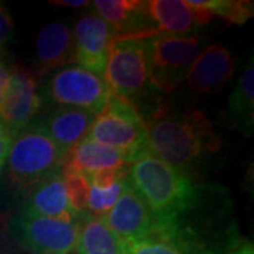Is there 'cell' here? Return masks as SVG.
I'll return each mask as SVG.
<instances>
[{
	"mask_svg": "<svg viewBox=\"0 0 254 254\" xmlns=\"http://www.w3.org/2000/svg\"><path fill=\"white\" fill-rule=\"evenodd\" d=\"M144 123L147 151L184 171L218 148L213 127L198 109L177 110L161 105Z\"/></svg>",
	"mask_w": 254,
	"mask_h": 254,
	"instance_id": "cell-1",
	"label": "cell"
},
{
	"mask_svg": "<svg viewBox=\"0 0 254 254\" xmlns=\"http://www.w3.org/2000/svg\"><path fill=\"white\" fill-rule=\"evenodd\" d=\"M128 181L158 222H173L184 216L202 195L200 187L192 181L187 171L148 151L131 163Z\"/></svg>",
	"mask_w": 254,
	"mask_h": 254,
	"instance_id": "cell-2",
	"label": "cell"
},
{
	"mask_svg": "<svg viewBox=\"0 0 254 254\" xmlns=\"http://www.w3.org/2000/svg\"><path fill=\"white\" fill-rule=\"evenodd\" d=\"M7 177L18 190H31L47 177L61 170L64 155L51 137L33 123L11 136Z\"/></svg>",
	"mask_w": 254,
	"mask_h": 254,
	"instance_id": "cell-3",
	"label": "cell"
},
{
	"mask_svg": "<svg viewBox=\"0 0 254 254\" xmlns=\"http://www.w3.org/2000/svg\"><path fill=\"white\" fill-rule=\"evenodd\" d=\"M206 47V40L196 36L145 38L148 85L167 93L178 89Z\"/></svg>",
	"mask_w": 254,
	"mask_h": 254,
	"instance_id": "cell-4",
	"label": "cell"
},
{
	"mask_svg": "<svg viewBox=\"0 0 254 254\" xmlns=\"http://www.w3.org/2000/svg\"><path fill=\"white\" fill-rule=\"evenodd\" d=\"M86 137L118 150L130 163L147 151L143 115L134 103L113 95H109L105 108L95 118Z\"/></svg>",
	"mask_w": 254,
	"mask_h": 254,
	"instance_id": "cell-5",
	"label": "cell"
},
{
	"mask_svg": "<svg viewBox=\"0 0 254 254\" xmlns=\"http://www.w3.org/2000/svg\"><path fill=\"white\" fill-rule=\"evenodd\" d=\"M103 76L110 95L136 105L148 86L145 38H113Z\"/></svg>",
	"mask_w": 254,
	"mask_h": 254,
	"instance_id": "cell-6",
	"label": "cell"
},
{
	"mask_svg": "<svg viewBox=\"0 0 254 254\" xmlns=\"http://www.w3.org/2000/svg\"><path fill=\"white\" fill-rule=\"evenodd\" d=\"M109 95V88L102 76L79 65H66L48 78L41 96L51 105L78 108L98 116Z\"/></svg>",
	"mask_w": 254,
	"mask_h": 254,
	"instance_id": "cell-7",
	"label": "cell"
},
{
	"mask_svg": "<svg viewBox=\"0 0 254 254\" xmlns=\"http://www.w3.org/2000/svg\"><path fill=\"white\" fill-rule=\"evenodd\" d=\"M13 232L31 254H73L78 249V219L68 223L20 210L13 220Z\"/></svg>",
	"mask_w": 254,
	"mask_h": 254,
	"instance_id": "cell-8",
	"label": "cell"
},
{
	"mask_svg": "<svg viewBox=\"0 0 254 254\" xmlns=\"http://www.w3.org/2000/svg\"><path fill=\"white\" fill-rule=\"evenodd\" d=\"M43 99L37 93L34 75L24 66H11V78L0 105V122L11 136L33 125Z\"/></svg>",
	"mask_w": 254,
	"mask_h": 254,
	"instance_id": "cell-9",
	"label": "cell"
},
{
	"mask_svg": "<svg viewBox=\"0 0 254 254\" xmlns=\"http://www.w3.org/2000/svg\"><path fill=\"white\" fill-rule=\"evenodd\" d=\"M102 220L126 245L150 236L157 229V219L131 187L128 177L118 202Z\"/></svg>",
	"mask_w": 254,
	"mask_h": 254,
	"instance_id": "cell-10",
	"label": "cell"
},
{
	"mask_svg": "<svg viewBox=\"0 0 254 254\" xmlns=\"http://www.w3.org/2000/svg\"><path fill=\"white\" fill-rule=\"evenodd\" d=\"M113 38V31L103 18L96 13L83 14L76 21L72 33L75 61L83 69L102 76Z\"/></svg>",
	"mask_w": 254,
	"mask_h": 254,
	"instance_id": "cell-11",
	"label": "cell"
},
{
	"mask_svg": "<svg viewBox=\"0 0 254 254\" xmlns=\"http://www.w3.org/2000/svg\"><path fill=\"white\" fill-rule=\"evenodd\" d=\"M92 7L113 31L115 38H150L155 36L154 23L141 0H95Z\"/></svg>",
	"mask_w": 254,
	"mask_h": 254,
	"instance_id": "cell-12",
	"label": "cell"
},
{
	"mask_svg": "<svg viewBox=\"0 0 254 254\" xmlns=\"http://www.w3.org/2000/svg\"><path fill=\"white\" fill-rule=\"evenodd\" d=\"M145 9L154 23L155 36H185L212 20L208 10L190 4V0H148Z\"/></svg>",
	"mask_w": 254,
	"mask_h": 254,
	"instance_id": "cell-13",
	"label": "cell"
},
{
	"mask_svg": "<svg viewBox=\"0 0 254 254\" xmlns=\"http://www.w3.org/2000/svg\"><path fill=\"white\" fill-rule=\"evenodd\" d=\"M236 57L223 44H210L193 63L187 83L198 93H216L235 72Z\"/></svg>",
	"mask_w": 254,
	"mask_h": 254,
	"instance_id": "cell-14",
	"label": "cell"
},
{
	"mask_svg": "<svg viewBox=\"0 0 254 254\" xmlns=\"http://www.w3.org/2000/svg\"><path fill=\"white\" fill-rule=\"evenodd\" d=\"M95 118L96 115L88 110L58 106L48 110L37 125L51 137L65 158V155L86 137Z\"/></svg>",
	"mask_w": 254,
	"mask_h": 254,
	"instance_id": "cell-15",
	"label": "cell"
},
{
	"mask_svg": "<svg viewBox=\"0 0 254 254\" xmlns=\"http://www.w3.org/2000/svg\"><path fill=\"white\" fill-rule=\"evenodd\" d=\"M21 210L44 218L68 222V223L76 222L78 219V215L73 212L69 205L61 170L47 177L44 181L37 184L30 190Z\"/></svg>",
	"mask_w": 254,
	"mask_h": 254,
	"instance_id": "cell-16",
	"label": "cell"
},
{
	"mask_svg": "<svg viewBox=\"0 0 254 254\" xmlns=\"http://www.w3.org/2000/svg\"><path fill=\"white\" fill-rule=\"evenodd\" d=\"M73 57L72 31L65 23L55 21L41 28L36 41V72L38 76L69 65Z\"/></svg>",
	"mask_w": 254,
	"mask_h": 254,
	"instance_id": "cell-17",
	"label": "cell"
},
{
	"mask_svg": "<svg viewBox=\"0 0 254 254\" xmlns=\"http://www.w3.org/2000/svg\"><path fill=\"white\" fill-rule=\"evenodd\" d=\"M130 165L131 163L120 151L85 137L65 155L61 168L72 170L89 178L95 174L123 170Z\"/></svg>",
	"mask_w": 254,
	"mask_h": 254,
	"instance_id": "cell-18",
	"label": "cell"
},
{
	"mask_svg": "<svg viewBox=\"0 0 254 254\" xmlns=\"http://www.w3.org/2000/svg\"><path fill=\"white\" fill-rule=\"evenodd\" d=\"M78 254H126V243L100 218L86 212L78 216Z\"/></svg>",
	"mask_w": 254,
	"mask_h": 254,
	"instance_id": "cell-19",
	"label": "cell"
},
{
	"mask_svg": "<svg viewBox=\"0 0 254 254\" xmlns=\"http://www.w3.org/2000/svg\"><path fill=\"white\" fill-rule=\"evenodd\" d=\"M227 118L232 127L250 136L254 125V65L253 58L246 65L227 100Z\"/></svg>",
	"mask_w": 254,
	"mask_h": 254,
	"instance_id": "cell-20",
	"label": "cell"
},
{
	"mask_svg": "<svg viewBox=\"0 0 254 254\" xmlns=\"http://www.w3.org/2000/svg\"><path fill=\"white\" fill-rule=\"evenodd\" d=\"M190 4L208 10L212 17L218 16L230 24H245L253 17V1L242 0H190Z\"/></svg>",
	"mask_w": 254,
	"mask_h": 254,
	"instance_id": "cell-21",
	"label": "cell"
},
{
	"mask_svg": "<svg viewBox=\"0 0 254 254\" xmlns=\"http://www.w3.org/2000/svg\"><path fill=\"white\" fill-rule=\"evenodd\" d=\"M127 177L123 180H119L118 182L112 184L109 187H105V188L91 184L85 212L95 216V218H103L118 202L119 196H120L122 190L126 185Z\"/></svg>",
	"mask_w": 254,
	"mask_h": 254,
	"instance_id": "cell-22",
	"label": "cell"
},
{
	"mask_svg": "<svg viewBox=\"0 0 254 254\" xmlns=\"http://www.w3.org/2000/svg\"><path fill=\"white\" fill-rule=\"evenodd\" d=\"M61 173H63L64 181H65L71 209L79 216L82 212H85V208H86L91 181L86 175L72 171V170L61 168Z\"/></svg>",
	"mask_w": 254,
	"mask_h": 254,
	"instance_id": "cell-23",
	"label": "cell"
},
{
	"mask_svg": "<svg viewBox=\"0 0 254 254\" xmlns=\"http://www.w3.org/2000/svg\"><path fill=\"white\" fill-rule=\"evenodd\" d=\"M126 254H192L173 240L151 233L150 236L127 243Z\"/></svg>",
	"mask_w": 254,
	"mask_h": 254,
	"instance_id": "cell-24",
	"label": "cell"
},
{
	"mask_svg": "<svg viewBox=\"0 0 254 254\" xmlns=\"http://www.w3.org/2000/svg\"><path fill=\"white\" fill-rule=\"evenodd\" d=\"M13 18L9 14V11L6 7H3L0 4V50L6 46V43L9 41L10 36L13 33Z\"/></svg>",
	"mask_w": 254,
	"mask_h": 254,
	"instance_id": "cell-25",
	"label": "cell"
},
{
	"mask_svg": "<svg viewBox=\"0 0 254 254\" xmlns=\"http://www.w3.org/2000/svg\"><path fill=\"white\" fill-rule=\"evenodd\" d=\"M10 78H11V66L3 60H0V105L7 91Z\"/></svg>",
	"mask_w": 254,
	"mask_h": 254,
	"instance_id": "cell-26",
	"label": "cell"
},
{
	"mask_svg": "<svg viewBox=\"0 0 254 254\" xmlns=\"http://www.w3.org/2000/svg\"><path fill=\"white\" fill-rule=\"evenodd\" d=\"M11 144V134L10 133H0V173L6 165L9 148Z\"/></svg>",
	"mask_w": 254,
	"mask_h": 254,
	"instance_id": "cell-27",
	"label": "cell"
},
{
	"mask_svg": "<svg viewBox=\"0 0 254 254\" xmlns=\"http://www.w3.org/2000/svg\"><path fill=\"white\" fill-rule=\"evenodd\" d=\"M226 254H254V247L250 242H243L232 246Z\"/></svg>",
	"mask_w": 254,
	"mask_h": 254,
	"instance_id": "cell-28",
	"label": "cell"
},
{
	"mask_svg": "<svg viewBox=\"0 0 254 254\" xmlns=\"http://www.w3.org/2000/svg\"><path fill=\"white\" fill-rule=\"evenodd\" d=\"M50 3L57 4V6H64V7H73V9H79L89 4V1L86 0H51Z\"/></svg>",
	"mask_w": 254,
	"mask_h": 254,
	"instance_id": "cell-29",
	"label": "cell"
},
{
	"mask_svg": "<svg viewBox=\"0 0 254 254\" xmlns=\"http://www.w3.org/2000/svg\"><path fill=\"white\" fill-rule=\"evenodd\" d=\"M0 133H9L7 130H6V127L3 126V123L0 122Z\"/></svg>",
	"mask_w": 254,
	"mask_h": 254,
	"instance_id": "cell-30",
	"label": "cell"
},
{
	"mask_svg": "<svg viewBox=\"0 0 254 254\" xmlns=\"http://www.w3.org/2000/svg\"><path fill=\"white\" fill-rule=\"evenodd\" d=\"M0 254H14L11 250H3V252H0Z\"/></svg>",
	"mask_w": 254,
	"mask_h": 254,
	"instance_id": "cell-31",
	"label": "cell"
}]
</instances>
